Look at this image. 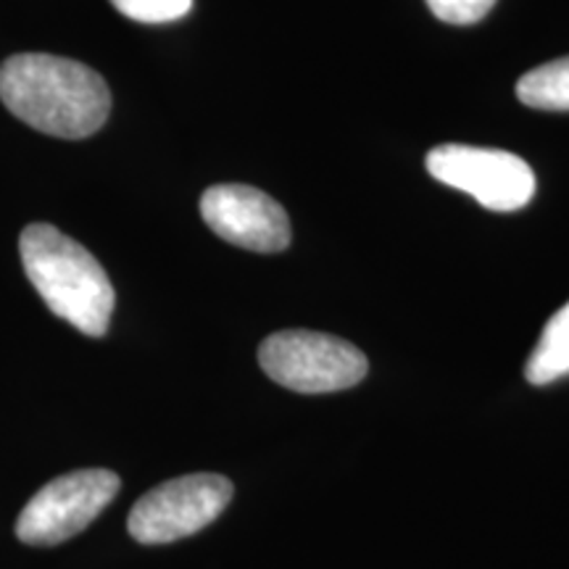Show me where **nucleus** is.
<instances>
[{"label":"nucleus","mask_w":569,"mask_h":569,"mask_svg":"<svg viewBox=\"0 0 569 569\" xmlns=\"http://www.w3.org/2000/svg\"><path fill=\"white\" fill-rule=\"evenodd\" d=\"M0 101L24 124L61 140L90 138L111 113L103 77L51 53H17L0 63Z\"/></svg>","instance_id":"f257e3e1"},{"label":"nucleus","mask_w":569,"mask_h":569,"mask_svg":"<svg viewBox=\"0 0 569 569\" xmlns=\"http://www.w3.org/2000/svg\"><path fill=\"white\" fill-rule=\"evenodd\" d=\"M27 280L48 309L82 336L101 338L111 325L117 293L101 261L53 224L34 222L19 234Z\"/></svg>","instance_id":"f03ea898"},{"label":"nucleus","mask_w":569,"mask_h":569,"mask_svg":"<svg viewBox=\"0 0 569 569\" xmlns=\"http://www.w3.org/2000/svg\"><path fill=\"white\" fill-rule=\"evenodd\" d=\"M259 365L277 386L306 396L348 390L369 372L367 356L353 343L315 330L269 336L259 348Z\"/></svg>","instance_id":"7ed1b4c3"},{"label":"nucleus","mask_w":569,"mask_h":569,"mask_svg":"<svg viewBox=\"0 0 569 569\" xmlns=\"http://www.w3.org/2000/svg\"><path fill=\"white\" fill-rule=\"evenodd\" d=\"M232 501V482L222 475H184L138 498L127 530L142 546L182 540L211 525Z\"/></svg>","instance_id":"20e7f679"},{"label":"nucleus","mask_w":569,"mask_h":569,"mask_svg":"<svg viewBox=\"0 0 569 569\" xmlns=\"http://www.w3.org/2000/svg\"><path fill=\"white\" fill-rule=\"evenodd\" d=\"M111 469H77L42 486L17 519V538L27 546H56L82 532L119 493Z\"/></svg>","instance_id":"39448f33"},{"label":"nucleus","mask_w":569,"mask_h":569,"mask_svg":"<svg viewBox=\"0 0 569 569\" xmlns=\"http://www.w3.org/2000/svg\"><path fill=\"white\" fill-rule=\"evenodd\" d=\"M427 172L448 188L472 196L490 211L525 209L538 188L536 172L519 156L459 142L432 148L427 153Z\"/></svg>","instance_id":"423d86ee"},{"label":"nucleus","mask_w":569,"mask_h":569,"mask_svg":"<svg viewBox=\"0 0 569 569\" xmlns=\"http://www.w3.org/2000/svg\"><path fill=\"white\" fill-rule=\"evenodd\" d=\"M209 230L246 251L277 253L290 246V219L280 203L251 184H213L201 196Z\"/></svg>","instance_id":"0eeeda50"},{"label":"nucleus","mask_w":569,"mask_h":569,"mask_svg":"<svg viewBox=\"0 0 569 569\" xmlns=\"http://www.w3.org/2000/svg\"><path fill=\"white\" fill-rule=\"evenodd\" d=\"M569 375V301L546 322L532 348L525 377L530 386H551Z\"/></svg>","instance_id":"6e6552de"},{"label":"nucleus","mask_w":569,"mask_h":569,"mask_svg":"<svg viewBox=\"0 0 569 569\" xmlns=\"http://www.w3.org/2000/svg\"><path fill=\"white\" fill-rule=\"evenodd\" d=\"M517 98L538 111H569V56L519 77Z\"/></svg>","instance_id":"1a4fd4ad"},{"label":"nucleus","mask_w":569,"mask_h":569,"mask_svg":"<svg viewBox=\"0 0 569 569\" xmlns=\"http://www.w3.org/2000/svg\"><path fill=\"white\" fill-rule=\"evenodd\" d=\"M111 6L140 24H167L193 9V0H111Z\"/></svg>","instance_id":"9d476101"},{"label":"nucleus","mask_w":569,"mask_h":569,"mask_svg":"<svg viewBox=\"0 0 569 569\" xmlns=\"http://www.w3.org/2000/svg\"><path fill=\"white\" fill-rule=\"evenodd\" d=\"M430 6V11L436 13L446 24H478L480 19H486L490 9L496 6V0H425Z\"/></svg>","instance_id":"9b49d317"}]
</instances>
